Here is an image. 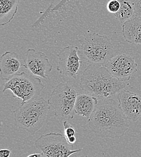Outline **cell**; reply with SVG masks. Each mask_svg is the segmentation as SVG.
I'll use <instances>...</instances> for the list:
<instances>
[{"label":"cell","instance_id":"6da1fadb","mask_svg":"<svg viewBox=\"0 0 141 157\" xmlns=\"http://www.w3.org/2000/svg\"><path fill=\"white\" fill-rule=\"evenodd\" d=\"M88 123L91 130L100 138H121L129 128L128 118L118 101L112 98L98 100Z\"/></svg>","mask_w":141,"mask_h":157},{"label":"cell","instance_id":"7a4b0ae2","mask_svg":"<svg viewBox=\"0 0 141 157\" xmlns=\"http://www.w3.org/2000/svg\"><path fill=\"white\" fill-rule=\"evenodd\" d=\"M127 85L126 82L114 78L105 67L91 64L83 71L79 83L83 92L98 100L112 98Z\"/></svg>","mask_w":141,"mask_h":157},{"label":"cell","instance_id":"3957f363","mask_svg":"<svg viewBox=\"0 0 141 157\" xmlns=\"http://www.w3.org/2000/svg\"><path fill=\"white\" fill-rule=\"evenodd\" d=\"M50 109L48 101L42 98L21 105L13 112L16 127L34 136L44 126Z\"/></svg>","mask_w":141,"mask_h":157},{"label":"cell","instance_id":"277c9868","mask_svg":"<svg viewBox=\"0 0 141 157\" xmlns=\"http://www.w3.org/2000/svg\"><path fill=\"white\" fill-rule=\"evenodd\" d=\"M80 42L79 53L82 58L91 65L104 67L115 56L114 47L106 35L90 33L80 40Z\"/></svg>","mask_w":141,"mask_h":157},{"label":"cell","instance_id":"5b68a950","mask_svg":"<svg viewBox=\"0 0 141 157\" xmlns=\"http://www.w3.org/2000/svg\"><path fill=\"white\" fill-rule=\"evenodd\" d=\"M44 86L40 78L34 75L20 72L4 84L2 92H12L13 97L22 100L21 105L39 98Z\"/></svg>","mask_w":141,"mask_h":157},{"label":"cell","instance_id":"8992f818","mask_svg":"<svg viewBox=\"0 0 141 157\" xmlns=\"http://www.w3.org/2000/svg\"><path fill=\"white\" fill-rule=\"evenodd\" d=\"M78 93L74 86L61 82L52 91L48 101L54 111V115L66 119H73Z\"/></svg>","mask_w":141,"mask_h":157},{"label":"cell","instance_id":"52a82bcc","mask_svg":"<svg viewBox=\"0 0 141 157\" xmlns=\"http://www.w3.org/2000/svg\"><path fill=\"white\" fill-rule=\"evenodd\" d=\"M34 145L45 157H69L83 150H74L73 145L67 142L65 136L55 132L41 136L35 141Z\"/></svg>","mask_w":141,"mask_h":157},{"label":"cell","instance_id":"ba28073f","mask_svg":"<svg viewBox=\"0 0 141 157\" xmlns=\"http://www.w3.org/2000/svg\"><path fill=\"white\" fill-rule=\"evenodd\" d=\"M104 67L114 78L125 82L138 71V63L135 58L125 53L115 55Z\"/></svg>","mask_w":141,"mask_h":157},{"label":"cell","instance_id":"9c48e42d","mask_svg":"<svg viewBox=\"0 0 141 157\" xmlns=\"http://www.w3.org/2000/svg\"><path fill=\"white\" fill-rule=\"evenodd\" d=\"M79 53V49L72 45L65 47L61 50L58 54L57 67V70L61 75L76 78L82 63Z\"/></svg>","mask_w":141,"mask_h":157},{"label":"cell","instance_id":"30bf717a","mask_svg":"<svg viewBox=\"0 0 141 157\" xmlns=\"http://www.w3.org/2000/svg\"><path fill=\"white\" fill-rule=\"evenodd\" d=\"M23 67L33 75L46 79L49 78L47 74L53 68L46 55L42 52H36L34 48H30L26 51Z\"/></svg>","mask_w":141,"mask_h":157},{"label":"cell","instance_id":"8fae6325","mask_svg":"<svg viewBox=\"0 0 141 157\" xmlns=\"http://www.w3.org/2000/svg\"><path fill=\"white\" fill-rule=\"evenodd\" d=\"M122 111L128 120L138 121L141 117V98L132 91L122 90L117 96Z\"/></svg>","mask_w":141,"mask_h":157},{"label":"cell","instance_id":"7c38bea8","mask_svg":"<svg viewBox=\"0 0 141 157\" xmlns=\"http://www.w3.org/2000/svg\"><path fill=\"white\" fill-rule=\"evenodd\" d=\"M23 63L16 52H5L0 58V78L8 81L19 73Z\"/></svg>","mask_w":141,"mask_h":157},{"label":"cell","instance_id":"4fadbf2b","mask_svg":"<svg viewBox=\"0 0 141 157\" xmlns=\"http://www.w3.org/2000/svg\"><path fill=\"white\" fill-rule=\"evenodd\" d=\"M122 32L125 40L132 44L141 45V19L135 17L123 23Z\"/></svg>","mask_w":141,"mask_h":157},{"label":"cell","instance_id":"5bb4252c","mask_svg":"<svg viewBox=\"0 0 141 157\" xmlns=\"http://www.w3.org/2000/svg\"><path fill=\"white\" fill-rule=\"evenodd\" d=\"M97 103L98 99L90 94H78L75 105V114L88 119L94 112Z\"/></svg>","mask_w":141,"mask_h":157},{"label":"cell","instance_id":"9a60e30c","mask_svg":"<svg viewBox=\"0 0 141 157\" xmlns=\"http://www.w3.org/2000/svg\"><path fill=\"white\" fill-rule=\"evenodd\" d=\"M20 0H0V25L5 26L14 18Z\"/></svg>","mask_w":141,"mask_h":157},{"label":"cell","instance_id":"2e32d148","mask_svg":"<svg viewBox=\"0 0 141 157\" xmlns=\"http://www.w3.org/2000/svg\"><path fill=\"white\" fill-rule=\"evenodd\" d=\"M121 4L119 11L114 14L116 19L121 23L136 17L135 5L130 0H119Z\"/></svg>","mask_w":141,"mask_h":157},{"label":"cell","instance_id":"e0dca14e","mask_svg":"<svg viewBox=\"0 0 141 157\" xmlns=\"http://www.w3.org/2000/svg\"><path fill=\"white\" fill-rule=\"evenodd\" d=\"M120 6L121 4L119 0H110L107 3L106 8L109 13L115 14L119 11Z\"/></svg>","mask_w":141,"mask_h":157},{"label":"cell","instance_id":"ac0fdd59","mask_svg":"<svg viewBox=\"0 0 141 157\" xmlns=\"http://www.w3.org/2000/svg\"><path fill=\"white\" fill-rule=\"evenodd\" d=\"M63 124L64 128V136L66 139L75 136L76 131L70 123L65 120L63 122Z\"/></svg>","mask_w":141,"mask_h":157},{"label":"cell","instance_id":"d6986e66","mask_svg":"<svg viewBox=\"0 0 141 157\" xmlns=\"http://www.w3.org/2000/svg\"><path fill=\"white\" fill-rule=\"evenodd\" d=\"M135 16L141 19V0H135L134 1Z\"/></svg>","mask_w":141,"mask_h":157},{"label":"cell","instance_id":"ffe728a7","mask_svg":"<svg viewBox=\"0 0 141 157\" xmlns=\"http://www.w3.org/2000/svg\"><path fill=\"white\" fill-rule=\"evenodd\" d=\"M12 151L10 149H5L0 151V157H10Z\"/></svg>","mask_w":141,"mask_h":157},{"label":"cell","instance_id":"44dd1931","mask_svg":"<svg viewBox=\"0 0 141 157\" xmlns=\"http://www.w3.org/2000/svg\"><path fill=\"white\" fill-rule=\"evenodd\" d=\"M67 142L71 144V145H74L76 142V138L75 136H73V137H72L69 138L67 139Z\"/></svg>","mask_w":141,"mask_h":157},{"label":"cell","instance_id":"7402d4cb","mask_svg":"<svg viewBox=\"0 0 141 157\" xmlns=\"http://www.w3.org/2000/svg\"><path fill=\"white\" fill-rule=\"evenodd\" d=\"M27 157H45L43 153H36V154H33L31 155H29Z\"/></svg>","mask_w":141,"mask_h":157},{"label":"cell","instance_id":"603a6c76","mask_svg":"<svg viewBox=\"0 0 141 157\" xmlns=\"http://www.w3.org/2000/svg\"><path fill=\"white\" fill-rule=\"evenodd\" d=\"M78 157H87V156L86 155H80V156Z\"/></svg>","mask_w":141,"mask_h":157}]
</instances>
